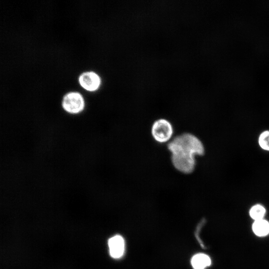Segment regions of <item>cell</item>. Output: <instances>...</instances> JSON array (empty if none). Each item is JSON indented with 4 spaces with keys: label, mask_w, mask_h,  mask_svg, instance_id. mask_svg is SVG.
Returning a JSON list of instances; mask_svg holds the SVG:
<instances>
[{
    "label": "cell",
    "mask_w": 269,
    "mask_h": 269,
    "mask_svg": "<svg viewBox=\"0 0 269 269\" xmlns=\"http://www.w3.org/2000/svg\"><path fill=\"white\" fill-rule=\"evenodd\" d=\"M167 146L187 151L195 156L202 155L204 153V147L201 141L195 135L188 133L176 136Z\"/></svg>",
    "instance_id": "obj_1"
},
{
    "label": "cell",
    "mask_w": 269,
    "mask_h": 269,
    "mask_svg": "<svg viewBox=\"0 0 269 269\" xmlns=\"http://www.w3.org/2000/svg\"><path fill=\"white\" fill-rule=\"evenodd\" d=\"M253 230L257 236H265L269 233V223L264 219L255 221Z\"/></svg>",
    "instance_id": "obj_8"
},
{
    "label": "cell",
    "mask_w": 269,
    "mask_h": 269,
    "mask_svg": "<svg viewBox=\"0 0 269 269\" xmlns=\"http://www.w3.org/2000/svg\"><path fill=\"white\" fill-rule=\"evenodd\" d=\"M265 213V208L260 204L254 205L250 210V215L255 221L263 219Z\"/></svg>",
    "instance_id": "obj_9"
},
{
    "label": "cell",
    "mask_w": 269,
    "mask_h": 269,
    "mask_svg": "<svg viewBox=\"0 0 269 269\" xmlns=\"http://www.w3.org/2000/svg\"><path fill=\"white\" fill-rule=\"evenodd\" d=\"M109 252L111 256L114 259L122 257L125 252V242L120 235H116L111 238L108 241Z\"/></svg>",
    "instance_id": "obj_6"
},
{
    "label": "cell",
    "mask_w": 269,
    "mask_h": 269,
    "mask_svg": "<svg viewBox=\"0 0 269 269\" xmlns=\"http://www.w3.org/2000/svg\"><path fill=\"white\" fill-rule=\"evenodd\" d=\"M191 264L194 269H205L211 265V261L208 255L199 253L192 257Z\"/></svg>",
    "instance_id": "obj_7"
},
{
    "label": "cell",
    "mask_w": 269,
    "mask_h": 269,
    "mask_svg": "<svg viewBox=\"0 0 269 269\" xmlns=\"http://www.w3.org/2000/svg\"><path fill=\"white\" fill-rule=\"evenodd\" d=\"M259 143L262 148L269 151V131H265L260 134Z\"/></svg>",
    "instance_id": "obj_10"
},
{
    "label": "cell",
    "mask_w": 269,
    "mask_h": 269,
    "mask_svg": "<svg viewBox=\"0 0 269 269\" xmlns=\"http://www.w3.org/2000/svg\"><path fill=\"white\" fill-rule=\"evenodd\" d=\"M79 85L89 92L96 91L101 84L100 76L93 71H86L80 74L78 77Z\"/></svg>",
    "instance_id": "obj_5"
},
{
    "label": "cell",
    "mask_w": 269,
    "mask_h": 269,
    "mask_svg": "<svg viewBox=\"0 0 269 269\" xmlns=\"http://www.w3.org/2000/svg\"><path fill=\"white\" fill-rule=\"evenodd\" d=\"M170 153L171 163L177 171L186 174L194 171L196 165L195 156L178 151Z\"/></svg>",
    "instance_id": "obj_4"
},
{
    "label": "cell",
    "mask_w": 269,
    "mask_h": 269,
    "mask_svg": "<svg viewBox=\"0 0 269 269\" xmlns=\"http://www.w3.org/2000/svg\"><path fill=\"white\" fill-rule=\"evenodd\" d=\"M174 129L172 124L165 119L155 120L152 125L151 134L153 138L160 143H168L173 139Z\"/></svg>",
    "instance_id": "obj_3"
},
{
    "label": "cell",
    "mask_w": 269,
    "mask_h": 269,
    "mask_svg": "<svg viewBox=\"0 0 269 269\" xmlns=\"http://www.w3.org/2000/svg\"><path fill=\"white\" fill-rule=\"evenodd\" d=\"M85 106V99L78 91L68 92L61 99V108L65 113L70 116H79L83 112Z\"/></svg>",
    "instance_id": "obj_2"
}]
</instances>
